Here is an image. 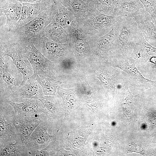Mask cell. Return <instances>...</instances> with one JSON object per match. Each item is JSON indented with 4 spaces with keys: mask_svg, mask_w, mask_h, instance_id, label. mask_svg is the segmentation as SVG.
Wrapping results in <instances>:
<instances>
[{
    "mask_svg": "<svg viewBox=\"0 0 156 156\" xmlns=\"http://www.w3.org/2000/svg\"><path fill=\"white\" fill-rule=\"evenodd\" d=\"M138 39L149 56L151 57L156 56V48L151 46L146 40L142 32L139 36Z\"/></svg>",
    "mask_w": 156,
    "mask_h": 156,
    "instance_id": "cell-27",
    "label": "cell"
},
{
    "mask_svg": "<svg viewBox=\"0 0 156 156\" xmlns=\"http://www.w3.org/2000/svg\"><path fill=\"white\" fill-rule=\"evenodd\" d=\"M0 102H3L20 86L23 77L9 56L0 58Z\"/></svg>",
    "mask_w": 156,
    "mask_h": 156,
    "instance_id": "cell-4",
    "label": "cell"
},
{
    "mask_svg": "<svg viewBox=\"0 0 156 156\" xmlns=\"http://www.w3.org/2000/svg\"><path fill=\"white\" fill-rule=\"evenodd\" d=\"M116 67L126 73L132 81L138 86L151 87L156 85V81H152L144 77L135 66V63L130 64L127 61L119 60Z\"/></svg>",
    "mask_w": 156,
    "mask_h": 156,
    "instance_id": "cell-17",
    "label": "cell"
},
{
    "mask_svg": "<svg viewBox=\"0 0 156 156\" xmlns=\"http://www.w3.org/2000/svg\"><path fill=\"white\" fill-rule=\"evenodd\" d=\"M36 48L47 58L52 61L62 59L68 53V43H60L44 36L32 39Z\"/></svg>",
    "mask_w": 156,
    "mask_h": 156,
    "instance_id": "cell-9",
    "label": "cell"
},
{
    "mask_svg": "<svg viewBox=\"0 0 156 156\" xmlns=\"http://www.w3.org/2000/svg\"><path fill=\"white\" fill-rule=\"evenodd\" d=\"M36 78L43 89L44 95H55L57 88L61 83L59 81L42 75H36Z\"/></svg>",
    "mask_w": 156,
    "mask_h": 156,
    "instance_id": "cell-22",
    "label": "cell"
},
{
    "mask_svg": "<svg viewBox=\"0 0 156 156\" xmlns=\"http://www.w3.org/2000/svg\"><path fill=\"white\" fill-rule=\"evenodd\" d=\"M121 17L110 16L102 13L90 2L88 11L83 17L79 19L88 36L96 37L107 33Z\"/></svg>",
    "mask_w": 156,
    "mask_h": 156,
    "instance_id": "cell-3",
    "label": "cell"
},
{
    "mask_svg": "<svg viewBox=\"0 0 156 156\" xmlns=\"http://www.w3.org/2000/svg\"><path fill=\"white\" fill-rule=\"evenodd\" d=\"M133 18L137 22L144 39L147 42L156 44V28L151 18L146 11Z\"/></svg>",
    "mask_w": 156,
    "mask_h": 156,
    "instance_id": "cell-18",
    "label": "cell"
},
{
    "mask_svg": "<svg viewBox=\"0 0 156 156\" xmlns=\"http://www.w3.org/2000/svg\"><path fill=\"white\" fill-rule=\"evenodd\" d=\"M51 2L54 11L53 19L60 24L68 32V27L76 18L58 0H51Z\"/></svg>",
    "mask_w": 156,
    "mask_h": 156,
    "instance_id": "cell-19",
    "label": "cell"
},
{
    "mask_svg": "<svg viewBox=\"0 0 156 156\" xmlns=\"http://www.w3.org/2000/svg\"><path fill=\"white\" fill-rule=\"evenodd\" d=\"M51 141L49 144L44 148L39 150L28 151L27 156H44L51 155L53 153V151Z\"/></svg>",
    "mask_w": 156,
    "mask_h": 156,
    "instance_id": "cell-26",
    "label": "cell"
},
{
    "mask_svg": "<svg viewBox=\"0 0 156 156\" xmlns=\"http://www.w3.org/2000/svg\"><path fill=\"white\" fill-rule=\"evenodd\" d=\"M8 103L14 109L15 115L31 113H46L44 105L39 99H24L17 102H11Z\"/></svg>",
    "mask_w": 156,
    "mask_h": 156,
    "instance_id": "cell-16",
    "label": "cell"
},
{
    "mask_svg": "<svg viewBox=\"0 0 156 156\" xmlns=\"http://www.w3.org/2000/svg\"><path fill=\"white\" fill-rule=\"evenodd\" d=\"M47 118L46 114L42 112L14 115V122L24 146H26L37 127Z\"/></svg>",
    "mask_w": 156,
    "mask_h": 156,
    "instance_id": "cell-8",
    "label": "cell"
},
{
    "mask_svg": "<svg viewBox=\"0 0 156 156\" xmlns=\"http://www.w3.org/2000/svg\"><path fill=\"white\" fill-rule=\"evenodd\" d=\"M25 48L27 57L33 70V75H42L55 78L53 62L46 58L35 46L32 39L22 43Z\"/></svg>",
    "mask_w": 156,
    "mask_h": 156,
    "instance_id": "cell-7",
    "label": "cell"
},
{
    "mask_svg": "<svg viewBox=\"0 0 156 156\" xmlns=\"http://www.w3.org/2000/svg\"><path fill=\"white\" fill-rule=\"evenodd\" d=\"M112 53L119 57H130L141 31L133 18L121 17Z\"/></svg>",
    "mask_w": 156,
    "mask_h": 156,
    "instance_id": "cell-2",
    "label": "cell"
},
{
    "mask_svg": "<svg viewBox=\"0 0 156 156\" xmlns=\"http://www.w3.org/2000/svg\"><path fill=\"white\" fill-rule=\"evenodd\" d=\"M151 57L147 53L138 39L130 58L135 63L136 62H146L149 60Z\"/></svg>",
    "mask_w": 156,
    "mask_h": 156,
    "instance_id": "cell-25",
    "label": "cell"
},
{
    "mask_svg": "<svg viewBox=\"0 0 156 156\" xmlns=\"http://www.w3.org/2000/svg\"><path fill=\"white\" fill-rule=\"evenodd\" d=\"M119 19L107 34L101 37L89 38L90 44L94 45L96 51L100 55L106 56L109 53H112L114 42L119 28Z\"/></svg>",
    "mask_w": 156,
    "mask_h": 156,
    "instance_id": "cell-13",
    "label": "cell"
},
{
    "mask_svg": "<svg viewBox=\"0 0 156 156\" xmlns=\"http://www.w3.org/2000/svg\"><path fill=\"white\" fill-rule=\"evenodd\" d=\"M21 2H29L30 3H35L40 2L41 1L39 0H15Z\"/></svg>",
    "mask_w": 156,
    "mask_h": 156,
    "instance_id": "cell-29",
    "label": "cell"
},
{
    "mask_svg": "<svg viewBox=\"0 0 156 156\" xmlns=\"http://www.w3.org/2000/svg\"><path fill=\"white\" fill-rule=\"evenodd\" d=\"M50 3L41 1L35 3L22 2L20 18L12 29L24 25L42 12L48 9L50 7Z\"/></svg>",
    "mask_w": 156,
    "mask_h": 156,
    "instance_id": "cell-14",
    "label": "cell"
},
{
    "mask_svg": "<svg viewBox=\"0 0 156 156\" xmlns=\"http://www.w3.org/2000/svg\"><path fill=\"white\" fill-rule=\"evenodd\" d=\"M49 125L47 118L37 127L26 144L27 153L28 151L39 150L45 148L55 138V135H51L48 132Z\"/></svg>",
    "mask_w": 156,
    "mask_h": 156,
    "instance_id": "cell-11",
    "label": "cell"
},
{
    "mask_svg": "<svg viewBox=\"0 0 156 156\" xmlns=\"http://www.w3.org/2000/svg\"><path fill=\"white\" fill-rule=\"evenodd\" d=\"M22 2L15 0H0V16L4 15L6 21L0 32H7L13 29L21 16Z\"/></svg>",
    "mask_w": 156,
    "mask_h": 156,
    "instance_id": "cell-12",
    "label": "cell"
},
{
    "mask_svg": "<svg viewBox=\"0 0 156 156\" xmlns=\"http://www.w3.org/2000/svg\"><path fill=\"white\" fill-rule=\"evenodd\" d=\"M100 78L102 82L105 85L109 88H114V84L113 81L105 73H102L100 75Z\"/></svg>",
    "mask_w": 156,
    "mask_h": 156,
    "instance_id": "cell-28",
    "label": "cell"
},
{
    "mask_svg": "<svg viewBox=\"0 0 156 156\" xmlns=\"http://www.w3.org/2000/svg\"><path fill=\"white\" fill-rule=\"evenodd\" d=\"M91 2L102 13L109 16H114L115 0H91Z\"/></svg>",
    "mask_w": 156,
    "mask_h": 156,
    "instance_id": "cell-24",
    "label": "cell"
},
{
    "mask_svg": "<svg viewBox=\"0 0 156 156\" xmlns=\"http://www.w3.org/2000/svg\"><path fill=\"white\" fill-rule=\"evenodd\" d=\"M44 36L60 43L67 42L68 33L58 23L53 19L45 28Z\"/></svg>",
    "mask_w": 156,
    "mask_h": 156,
    "instance_id": "cell-20",
    "label": "cell"
},
{
    "mask_svg": "<svg viewBox=\"0 0 156 156\" xmlns=\"http://www.w3.org/2000/svg\"><path fill=\"white\" fill-rule=\"evenodd\" d=\"M44 96L43 89L32 75L22 85L14 91L3 102H17L24 99L40 100Z\"/></svg>",
    "mask_w": 156,
    "mask_h": 156,
    "instance_id": "cell-10",
    "label": "cell"
},
{
    "mask_svg": "<svg viewBox=\"0 0 156 156\" xmlns=\"http://www.w3.org/2000/svg\"><path fill=\"white\" fill-rule=\"evenodd\" d=\"M0 156H27L26 146L22 140L16 141L14 143L0 149Z\"/></svg>",
    "mask_w": 156,
    "mask_h": 156,
    "instance_id": "cell-23",
    "label": "cell"
},
{
    "mask_svg": "<svg viewBox=\"0 0 156 156\" xmlns=\"http://www.w3.org/2000/svg\"><path fill=\"white\" fill-rule=\"evenodd\" d=\"M40 1H42L43 2H47L48 3H50L51 2V0H39Z\"/></svg>",
    "mask_w": 156,
    "mask_h": 156,
    "instance_id": "cell-30",
    "label": "cell"
},
{
    "mask_svg": "<svg viewBox=\"0 0 156 156\" xmlns=\"http://www.w3.org/2000/svg\"><path fill=\"white\" fill-rule=\"evenodd\" d=\"M78 18L83 17L88 10L91 0H58Z\"/></svg>",
    "mask_w": 156,
    "mask_h": 156,
    "instance_id": "cell-21",
    "label": "cell"
},
{
    "mask_svg": "<svg viewBox=\"0 0 156 156\" xmlns=\"http://www.w3.org/2000/svg\"><path fill=\"white\" fill-rule=\"evenodd\" d=\"M114 16L133 18L146 10L139 0H115Z\"/></svg>",
    "mask_w": 156,
    "mask_h": 156,
    "instance_id": "cell-15",
    "label": "cell"
},
{
    "mask_svg": "<svg viewBox=\"0 0 156 156\" xmlns=\"http://www.w3.org/2000/svg\"><path fill=\"white\" fill-rule=\"evenodd\" d=\"M54 16L51 1L50 7L24 25L7 32H0V40L21 44L36 37L44 36V30Z\"/></svg>",
    "mask_w": 156,
    "mask_h": 156,
    "instance_id": "cell-1",
    "label": "cell"
},
{
    "mask_svg": "<svg viewBox=\"0 0 156 156\" xmlns=\"http://www.w3.org/2000/svg\"><path fill=\"white\" fill-rule=\"evenodd\" d=\"M9 57L22 74L23 85L33 74V70L28 60L24 47L20 44L8 41H0V58Z\"/></svg>",
    "mask_w": 156,
    "mask_h": 156,
    "instance_id": "cell-5",
    "label": "cell"
},
{
    "mask_svg": "<svg viewBox=\"0 0 156 156\" xmlns=\"http://www.w3.org/2000/svg\"><path fill=\"white\" fill-rule=\"evenodd\" d=\"M13 108L7 103L0 102V149L21 140L14 122Z\"/></svg>",
    "mask_w": 156,
    "mask_h": 156,
    "instance_id": "cell-6",
    "label": "cell"
}]
</instances>
